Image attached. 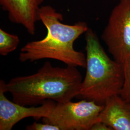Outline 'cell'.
<instances>
[{"label":"cell","mask_w":130,"mask_h":130,"mask_svg":"<svg viewBox=\"0 0 130 130\" xmlns=\"http://www.w3.org/2000/svg\"><path fill=\"white\" fill-rule=\"evenodd\" d=\"M99 117L113 130H130V102L120 95L108 99Z\"/></svg>","instance_id":"ba28073f"},{"label":"cell","mask_w":130,"mask_h":130,"mask_svg":"<svg viewBox=\"0 0 130 130\" xmlns=\"http://www.w3.org/2000/svg\"><path fill=\"white\" fill-rule=\"evenodd\" d=\"M19 36L0 29V55L6 56L14 51L19 44Z\"/></svg>","instance_id":"9c48e42d"},{"label":"cell","mask_w":130,"mask_h":130,"mask_svg":"<svg viewBox=\"0 0 130 130\" xmlns=\"http://www.w3.org/2000/svg\"><path fill=\"white\" fill-rule=\"evenodd\" d=\"M40 20L47 30L43 39L29 42L20 50L19 59L22 62H32L43 59L59 61L67 66L85 68L86 57L82 52L74 48L75 41L88 29L87 24L79 22L73 25L61 22L62 14L52 7H41Z\"/></svg>","instance_id":"7a4b0ae2"},{"label":"cell","mask_w":130,"mask_h":130,"mask_svg":"<svg viewBox=\"0 0 130 130\" xmlns=\"http://www.w3.org/2000/svg\"><path fill=\"white\" fill-rule=\"evenodd\" d=\"M104 107V105L86 99L77 102L71 100L56 103L50 115L42 121L56 126L60 130H90L99 121Z\"/></svg>","instance_id":"277c9868"},{"label":"cell","mask_w":130,"mask_h":130,"mask_svg":"<svg viewBox=\"0 0 130 130\" xmlns=\"http://www.w3.org/2000/svg\"><path fill=\"white\" fill-rule=\"evenodd\" d=\"M77 68L54 67L47 61L33 74L15 77L7 83L1 80L0 87L11 94L13 102L24 106H36L47 100L69 101L78 96L83 80Z\"/></svg>","instance_id":"6da1fadb"},{"label":"cell","mask_w":130,"mask_h":130,"mask_svg":"<svg viewBox=\"0 0 130 130\" xmlns=\"http://www.w3.org/2000/svg\"><path fill=\"white\" fill-rule=\"evenodd\" d=\"M26 129L27 130H60V129L56 126L44 122L41 123L36 122H34L32 124L27 126Z\"/></svg>","instance_id":"8fae6325"},{"label":"cell","mask_w":130,"mask_h":130,"mask_svg":"<svg viewBox=\"0 0 130 130\" xmlns=\"http://www.w3.org/2000/svg\"><path fill=\"white\" fill-rule=\"evenodd\" d=\"M122 64L124 71V81L120 95L130 102V57Z\"/></svg>","instance_id":"30bf717a"},{"label":"cell","mask_w":130,"mask_h":130,"mask_svg":"<svg viewBox=\"0 0 130 130\" xmlns=\"http://www.w3.org/2000/svg\"><path fill=\"white\" fill-rule=\"evenodd\" d=\"M0 87V130H11L19 121L31 117L36 120L49 116L56 102L47 100L40 106H24L9 100Z\"/></svg>","instance_id":"8992f818"},{"label":"cell","mask_w":130,"mask_h":130,"mask_svg":"<svg viewBox=\"0 0 130 130\" xmlns=\"http://www.w3.org/2000/svg\"><path fill=\"white\" fill-rule=\"evenodd\" d=\"M85 41L86 71L76 98L104 105L109 98L120 95L124 81L123 66L108 56L91 28L85 32Z\"/></svg>","instance_id":"3957f363"},{"label":"cell","mask_w":130,"mask_h":130,"mask_svg":"<svg viewBox=\"0 0 130 130\" xmlns=\"http://www.w3.org/2000/svg\"><path fill=\"white\" fill-rule=\"evenodd\" d=\"M90 130H113L110 127L101 121H98L93 125Z\"/></svg>","instance_id":"7c38bea8"},{"label":"cell","mask_w":130,"mask_h":130,"mask_svg":"<svg viewBox=\"0 0 130 130\" xmlns=\"http://www.w3.org/2000/svg\"><path fill=\"white\" fill-rule=\"evenodd\" d=\"M113 59L123 64L130 57V0H120L101 35Z\"/></svg>","instance_id":"5b68a950"},{"label":"cell","mask_w":130,"mask_h":130,"mask_svg":"<svg viewBox=\"0 0 130 130\" xmlns=\"http://www.w3.org/2000/svg\"><path fill=\"white\" fill-rule=\"evenodd\" d=\"M44 0H0L3 9L8 12L10 20L21 25L28 33L34 35L35 24L40 20V5Z\"/></svg>","instance_id":"52a82bcc"}]
</instances>
